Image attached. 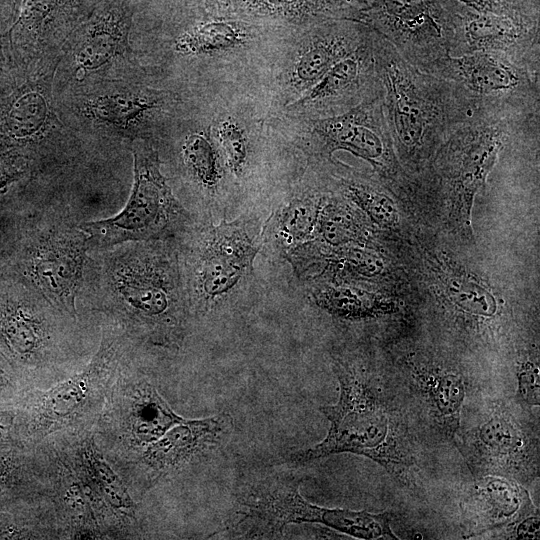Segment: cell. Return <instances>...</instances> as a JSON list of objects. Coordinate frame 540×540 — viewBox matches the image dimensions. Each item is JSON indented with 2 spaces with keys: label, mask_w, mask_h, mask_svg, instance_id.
Here are the masks:
<instances>
[{
  "label": "cell",
  "mask_w": 540,
  "mask_h": 540,
  "mask_svg": "<svg viewBox=\"0 0 540 540\" xmlns=\"http://www.w3.org/2000/svg\"><path fill=\"white\" fill-rule=\"evenodd\" d=\"M459 7L455 0H362L358 20L424 72L450 54Z\"/></svg>",
  "instance_id": "obj_10"
},
{
  "label": "cell",
  "mask_w": 540,
  "mask_h": 540,
  "mask_svg": "<svg viewBox=\"0 0 540 540\" xmlns=\"http://www.w3.org/2000/svg\"><path fill=\"white\" fill-rule=\"evenodd\" d=\"M487 52L540 70L539 20L477 12L460 3L450 56Z\"/></svg>",
  "instance_id": "obj_14"
},
{
  "label": "cell",
  "mask_w": 540,
  "mask_h": 540,
  "mask_svg": "<svg viewBox=\"0 0 540 540\" xmlns=\"http://www.w3.org/2000/svg\"><path fill=\"white\" fill-rule=\"evenodd\" d=\"M320 216V232L323 238L332 245H340L357 239L359 229L342 205H327Z\"/></svg>",
  "instance_id": "obj_30"
},
{
  "label": "cell",
  "mask_w": 540,
  "mask_h": 540,
  "mask_svg": "<svg viewBox=\"0 0 540 540\" xmlns=\"http://www.w3.org/2000/svg\"><path fill=\"white\" fill-rule=\"evenodd\" d=\"M183 419L147 382L135 384L126 394L124 430L135 447L144 450Z\"/></svg>",
  "instance_id": "obj_20"
},
{
  "label": "cell",
  "mask_w": 540,
  "mask_h": 540,
  "mask_svg": "<svg viewBox=\"0 0 540 540\" xmlns=\"http://www.w3.org/2000/svg\"><path fill=\"white\" fill-rule=\"evenodd\" d=\"M446 285L450 293V297L465 312L490 317L496 312V304L494 298L477 284L466 279L446 280Z\"/></svg>",
  "instance_id": "obj_29"
},
{
  "label": "cell",
  "mask_w": 540,
  "mask_h": 540,
  "mask_svg": "<svg viewBox=\"0 0 540 540\" xmlns=\"http://www.w3.org/2000/svg\"><path fill=\"white\" fill-rule=\"evenodd\" d=\"M516 401L492 402L454 444L474 477L494 475L528 484L539 476V425Z\"/></svg>",
  "instance_id": "obj_7"
},
{
  "label": "cell",
  "mask_w": 540,
  "mask_h": 540,
  "mask_svg": "<svg viewBox=\"0 0 540 540\" xmlns=\"http://www.w3.org/2000/svg\"><path fill=\"white\" fill-rule=\"evenodd\" d=\"M313 297L320 308L347 320L378 317L393 309L384 297L354 287H326Z\"/></svg>",
  "instance_id": "obj_23"
},
{
  "label": "cell",
  "mask_w": 540,
  "mask_h": 540,
  "mask_svg": "<svg viewBox=\"0 0 540 540\" xmlns=\"http://www.w3.org/2000/svg\"><path fill=\"white\" fill-rule=\"evenodd\" d=\"M183 159L189 172L203 187L211 189L217 185L221 178L218 155L205 133H194L186 139Z\"/></svg>",
  "instance_id": "obj_26"
},
{
  "label": "cell",
  "mask_w": 540,
  "mask_h": 540,
  "mask_svg": "<svg viewBox=\"0 0 540 540\" xmlns=\"http://www.w3.org/2000/svg\"><path fill=\"white\" fill-rule=\"evenodd\" d=\"M87 463L92 477L110 505L116 509L131 512L134 502L128 490L116 472L91 445L87 451Z\"/></svg>",
  "instance_id": "obj_27"
},
{
  "label": "cell",
  "mask_w": 540,
  "mask_h": 540,
  "mask_svg": "<svg viewBox=\"0 0 540 540\" xmlns=\"http://www.w3.org/2000/svg\"><path fill=\"white\" fill-rule=\"evenodd\" d=\"M461 508L466 538L497 531L508 539L517 523L539 511L523 484L494 475L475 477Z\"/></svg>",
  "instance_id": "obj_17"
},
{
  "label": "cell",
  "mask_w": 540,
  "mask_h": 540,
  "mask_svg": "<svg viewBox=\"0 0 540 540\" xmlns=\"http://www.w3.org/2000/svg\"><path fill=\"white\" fill-rule=\"evenodd\" d=\"M240 10L252 17L312 26L334 19L358 20L354 0H248Z\"/></svg>",
  "instance_id": "obj_21"
},
{
  "label": "cell",
  "mask_w": 540,
  "mask_h": 540,
  "mask_svg": "<svg viewBox=\"0 0 540 540\" xmlns=\"http://www.w3.org/2000/svg\"><path fill=\"white\" fill-rule=\"evenodd\" d=\"M424 72L449 82L471 113L514 119L539 117L540 70L508 57L487 52L448 55Z\"/></svg>",
  "instance_id": "obj_6"
},
{
  "label": "cell",
  "mask_w": 540,
  "mask_h": 540,
  "mask_svg": "<svg viewBox=\"0 0 540 540\" xmlns=\"http://www.w3.org/2000/svg\"><path fill=\"white\" fill-rule=\"evenodd\" d=\"M343 193L382 226H392L398 220L394 201L374 184L360 178L341 180Z\"/></svg>",
  "instance_id": "obj_25"
},
{
  "label": "cell",
  "mask_w": 540,
  "mask_h": 540,
  "mask_svg": "<svg viewBox=\"0 0 540 540\" xmlns=\"http://www.w3.org/2000/svg\"><path fill=\"white\" fill-rule=\"evenodd\" d=\"M231 427L227 414L183 419L143 450L142 462L154 472H171L213 454L228 439Z\"/></svg>",
  "instance_id": "obj_18"
},
{
  "label": "cell",
  "mask_w": 540,
  "mask_h": 540,
  "mask_svg": "<svg viewBox=\"0 0 540 540\" xmlns=\"http://www.w3.org/2000/svg\"><path fill=\"white\" fill-rule=\"evenodd\" d=\"M372 45L394 149L417 167L470 116V107L449 82L411 65L374 30Z\"/></svg>",
  "instance_id": "obj_3"
},
{
  "label": "cell",
  "mask_w": 540,
  "mask_h": 540,
  "mask_svg": "<svg viewBox=\"0 0 540 540\" xmlns=\"http://www.w3.org/2000/svg\"><path fill=\"white\" fill-rule=\"evenodd\" d=\"M307 145L317 154L330 156L346 150L388 177H395L394 145L384 118L381 97L330 117L298 118Z\"/></svg>",
  "instance_id": "obj_11"
},
{
  "label": "cell",
  "mask_w": 540,
  "mask_h": 540,
  "mask_svg": "<svg viewBox=\"0 0 540 540\" xmlns=\"http://www.w3.org/2000/svg\"><path fill=\"white\" fill-rule=\"evenodd\" d=\"M517 403L530 408L540 404V370L538 360H522L517 367Z\"/></svg>",
  "instance_id": "obj_32"
},
{
  "label": "cell",
  "mask_w": 540,
  "mask_h": 540,
  "mask_svg": "<svg viewBox=\"0 0 540 540\" xmlns=\"http://www.w3.org/2000/svg\"><path fill=\"white\" fill-rule=\"evenodd\" d=\"M133 154L134 183L122 211L79 224L88 235L90 251L125 242L161 240L177 231L186 217L160 171L157 152L143 144Z\"/></svg>",
  "instance_id": "obj_9"
},
{
  "label": "cell",
  "mask_w": 540,
  "mask_h": 540,
  "mask_svg": "<svg viewBox=\"0 0 540 540\" xmlns=\"http://www.w3.org/2000/svg\"><path fill=\"white\" fill-rule=\"evenodd\" d=\"M535 122L539 117L514 119L473 112L436 151V178L464 230L470 229L473 200L512 133Z\"/></svg>",
  "instance_id": "obj_5"
},
{
  "label": "cell",
  "mask_w": 540,
  "mask_h": 540,
  "mask_svg": "<svg viewBox=\"0 0 540 540\" xmlns=\"http://www.w3.org/2000/svg\"><path fill=\"white\" fill-rule=\"evenodd\" d=\"M59 315L63 314L32 291L30 297L8 300L1 307L0 331L17 354L44 359L54 346L55 318Z\"/></svg>",
  "instance_id": "obj_19"
},
{
  "label": "cell",
  "mask_w": 540,
  "mask_h": 540,
  "mask_svg": "<svg viewBox=\"0 0 540 540\" xmlns=\"http://www.w3.org/2000/svg\"><path fill=\"white\" fill-rule=\"evenodd\" d=\"M320 199L306 194L293 199L279 214L277 231L285 244L307 239L319 219Z\"/></svg>",
  "instance_id": "obj_24"
},
{
  "label": "cell",
  "mask_w": 540,
  "mask_h": 540,
  "mask_svg": "<svg viewBox=\"0 0 540 540\" xmlns=\"http://www.w3.org/2000/svg\"><path fill=\"white\" fill-rule=\"evenodd\" d=\"M477 12L539 20V0H455Z\"/></svg>",
  "instance_id": "obj_31"
},
{
  "label": "cell",
  "mask_w": 540,
  "mask_h": 540,
  "mask_svg": "<svg viewBox=\"0 0 540 540\" xmlns=\"http://www.w3.org/2000/svg\"><path fill=\"white\" fill-rule=\"evenodd\" d=\"M372 36L335 63L303 96L285 106L297 118H322L345 113L382 97Z\"/></svg>",
  "instance_id": "obj_13"
},
{
  "label": "cell",
  "mask_w": 540,
  "mask_h": 540,
  "mask_svg": "<svg viewBox=\"0 0 540 540\" xmlns=\"http://www.w3.org/2000/svg\"><path fill=\"white\" fill-rule=\"evenodd\" d=\"M82 296L154 343H174L183 332L182 275L176 254L160 240L91 250Z\"/></svg>",
  "instance_id": "obj_1"
},
{
  "label": "cell",
  "mask_w": 540,
  "mask_h": 540,
  "mask_svg": "<svg viewBox=\"0 0 540 540\" xmlns=\"http://www.w3.org/2000/svg\"><path fill=\"white\" fill-rule=\"evenodd\" d=\"M400 382L423 418L440 436L454 440L461 424L467 382L456 368L431 361L411 360Z\"/></svg>",
  "instance_id": "obj_16"
},
{
  "label": "cell",
  "mask_w": 540,
  "mask_h": 540,
  "mask_svg": "<svg viewBox=\"0 0 540 540\" xmlns=\"http://www.w3.org/2000/svg\"><path fill=\"white\" fill-rule=\"evenodd\" d=\"M251 33L245 24L215 20L198 25L179 37L176 50L192 55L216 56L245 47Z\"/></svg>",
  "instance_id": "obj_22"
},
{
  "label": "cell",
  "mask_w": 540,
  "mask_h": 540,
  "mask_svg": "<svg viewBox=\"0 0 540 540\" xmlns=\"http://www.w3.org/2000/svg\"><path fill=\"white\" fill-rule=\"evenodd\" d=\"M303 477L294 471H276L245 481L237 487L226 520L232 538H282L289 524L318 523L354 538L394 539L391 512L370 513L321 507L299 492Z\"/></svg>",
  "instance_id": "obj_4"
},
{
  "label": "cell",
  "mask_w": 540,
  "mask_h": 540,
  "mask_svg": "<svg viewBox=\"0 0 540 540\" xmlns=\"http://www.w3.org/2000/svg\"><path fill=\"white\" fill-rule=\"evenodd\" d=\"M354 1H355V2L357 3V5L360 7V4H361L362 0H354Z\"/></svg>",
  "instance_id": "obj_34"
},
{
  "label": "cell",
  "mask_w": 540,
  "mask_h": 540,
  "mask_svg": "<svg viewBox=\"0 0 540 540\" xmlns=\"http://www.w3.org/2000/svg\"><path fill=\"white\" fill-rule=\"evenodd\" d=\"M215 138L230 171L240 176L247 164L249 148L245 130L234 119L221 120L215 127Z\"/></svg>",
  "instance_id": "obj_28"
},
{
  "label": "cell",
  "mask_w": 540,
  "mask_h": 540,
  "mask_svg": "<svg viewBox=\"0 0 540 540\" xmlns=\"http://www.w3.org/2000/svg\"><path fill=\"white\" fill-rule=\"evenodd\" d=\"M334 370L338 401L319 408L330 422L326 437L291 453L288 461L305 464L333 454L353 453L380 464L400 484L413 483L418 451L396 386L350 361H337Z\"/></svg>",
  "instance_id": "obj_2"
},
{
  "label": "cell",
  "mask_w": 540,
  "mask_h": 540,
  "mask_svg": "<svg viewBox=\"0 0 540 540\" xmlns=\"http://www.w3.org/2000/svg\"><path fill=\"white\" fill-rule=\"evenodd\" d=\"M371 34L369 26L354 19H334L309 26L290 49L278 74V94L283 105L303 96Z\"/></svg>",
  "instance_id": "obj_12"
},
{
  "label": "cell",
  "mask_w": 540,
  "mask_h": 540,
  "mask_svg": "<svg viewBox=\"0 0 540 540\" xmlns=\"http://www.w3.org/2000/svg\"><path fill=\"white\" fill-rule=\"evenodd\" d=\"M258 246L245 224L235 221L214 227L199 249L193 284L204 300L228 294L251 268Z\"/></svg>",
  "instance_id": "obj_15"
},
{
  "label": "cell",
  "mask_w": 540,
  "mask_h": 540,
  "mask_svg": "<svg viewBox=\"0 0 540 540\" xmlns=\"http://www.w3.org/2000/svg\"><path fill=\"white\" fill-rule=\"evenodd\" d=\"M539 512L531 514L515 525L508 539H539L540 525Z\"/></svg>",
  "instance_id": "obj_33"
},
{
  "label": "cell",
  "mask_w": 540,
  "mask_h": 540,
  "mask_svg": "<svg viewBox=\"0 0 540 540\" xmlns=\"http://www.w3.org/2000/svg\"><path fill=\"white\" fill-rule=\"evenodd\" d=\"M89 254L88 235L79 224L64 214L47 213L26 244L22 271L32 291L75 320Z\"/></svg>",
  "instance_id": "obj_8"
}]
</instances>
